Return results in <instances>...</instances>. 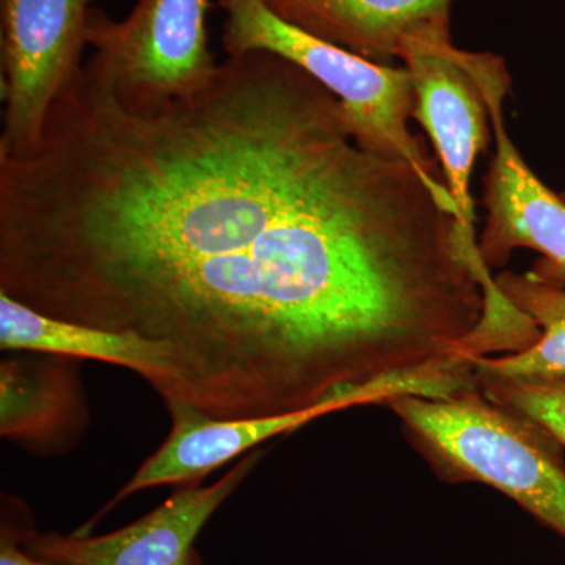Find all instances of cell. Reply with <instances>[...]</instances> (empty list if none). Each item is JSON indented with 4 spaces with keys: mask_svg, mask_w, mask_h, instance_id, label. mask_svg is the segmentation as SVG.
Wrapping results in <instances>:
<instances>
[{
    "mask_svg": "<svg viewBox=\"0 0 565 565\" xmlns=\"http://www.w3.org/2000/svg\"><path fill=\"white\" fill-rule=\"evenodd\" d=\"M79 382L58 360H9L0 366V434L31 448L66 444L84 429Z\"/></svg>",
    "mask_w": 565,
    "mask_h": 565,
    "instance_id": "obj_10",
    "label": "cell"
},
{
    "mask_svg": "<svg viewBox=\"0 0 565 565\" xmlns=\"http://www.w3.org/2000/svg\"><path fill=\"white\" fill-rule=\"evenodd\" d=\"M494 285L512 307L527 316L541 337L525 351L504 356H478L476 373L526 377L565 374V288L537 280L530 273L504 270Z\"/></svg>",
    "mask_w": 565,
    "mask_h": 565,
    "instance_id": "obj_11",
    "label": "cell"
},
{
    "mask_svg": "<svg viewBox=\"0 0 565 565\" xmlns=\"http://www.w3.org/2000/svg\"><path fill=\"white\" fill-rule=\"evenodd\" d=\"M452 0H264L278 18L316 39L394 65L407 39L449 28Z\"/></svg>",
    "mask_w": 565,
    "mask_h": 565,
    "instance_id": "obj_8",
    "label": "cell"
},
{
    "mask_svg": "<svg viewBox=\"0 0 565 565\" xmlns=\"http://www.w3.org/2000/svg\"><path fill=\"white\" fill-rule=\"evenodd\" d=\"M263 451L243 457L207 487L191 484L131 525L102 535L39 533L24 545L62 565H191L192 550L207 520L247 478Z\"/></svg>",
    "mask_w": 565,
    "mask_h": 565,
    "instance_id": "obj_7",
    "label": "cell"
},
{
    "mask_svg": "<svg viewBox=\"0 0 565 565\" xmlns=\"http://www.w3.org/2000/svg\"><path fill=\"white\" fill-rule=\"evenodd\" d=\"M561 199H563L565 202V191L563 193H561Z\"/></svg>",
    "mask_w": 565,
    "mask_h": 565,
    "instance_id": "obj_14",
    "label": "cell"
},
{
    "mask_svg": "<svg viewBox=\"0 0 565 565\" xmlns=\"http://www.w3.org/2000/svg\"><path fill=\"white\" fill-rule=\"evenodd\" d=\"M210 0H137L128 17L88 13L87 41L126 102L161 103L202 90L217 73L207 44Z\"/></svg>",
    "mask_w": 565,
    "mask_h": 565,
    "instance_id": "obj_4",
    "label": "cell"
},
{
    "mask_svg": "<svg viewBox=\"0 0 565 565\" xmlns=\"http://www.w3.org/2000/svg\"><path fill=\"white\" fill-rule=\"evenodd\" d=\"M92 0H0V156L39 147L52 107L82 70Z\"/></svg>",
    "mask_w": 565,
    "mask_h": 565,
    "instance_id": "obj_5",
    "label": "cell"
},
{
    "mask_svg": "<svg viewBox=\"0 0 565 565\" xmlns=\"http://www.w3.org/2000/svg\"><path fill=\"white\" fill-rule=\"evenodd\" d=\"M385 405L445 481L494 487L565 539V465L552 435L478 385L446 397L403 394Z\"/></svg>",
    "mask_w": 565,
    "mask_h": 565,
    "instance_id": "obj_2",
    "label": "cell"
},
{
    "mask_svg": "<svg viewBox=\"0 0 565 565\" xmlns=\"http://www.w3.org/2000/svg\"><path fill=\"white\" fill-rule=\"evenodd\" d=\"M225 11L222 44L226 55L266 51L288 58L321 82L343 104L360 147L414 167L446 211L457 206L444 173L408 128L416 93L405 66L381 65L316 39L278 18L264 0H218Z\"/></svg>",
    "mask_w": 565,
    "mask_h": 565,
    "instance_id": "obj_3",
    "label": "cell"
},
{
    "mask_svg": "<svg viewBox=\"0 0 565 565\" xmlns=\"http://www.w3.org/2000/svg\"><path fill=\"white\" fill-rule=\"evenodd\" d=\"M487 399L530 419L565 448V374L509 377L476 373Z\"/></svg>",
    "mask_w": 565,
    "mask_h": 565,
    "instance_id": "obj_12",
    "label": "cell"
},
{
    "mask_svg": "<svg viewBox=\"0 0 565 565\" xmlns=\"http://www.w3.org/2000/svg\"><path fill=\"white\" fill-rule=\"evenodd\" d=\"M0 292L166 345L170 416L212 419L414 392L486 311L456 215L266 51L161 103L88 58L39 147L0 156Z\"/></svg>",
    "mask_w": 565,
    "mask_h": 565,
    "instance_id": "obj_1",
    "label": "cell"
},
{
    "mask_svg": "<svg viewBox=\"0 0 565 565\" xmlns=\"http://www.w3.org/2000/svg\"><path fill=\"white\" fill-rule=\"evenodd\" d=\"M0 348L76 356L126 367L150 382L163 403L174 385L172 356L166 345L136 333L52 318L3 292H0Z\"/></svg>",
    "mask_w": 565,
    "mask_h": 565,
    "instance_id": "obj_9",
    "label": "cell"
},
{
    "mask_svg": "<svg viewBox=\"0 0 565 565\" xmlns=\"http://www.w3.org/2000/svg\"><path fill=\"white\" fill-rule=\"evenodd\" d=\"M33 527L32 516L21 501L9 498L2 504L0 526V565H62L35 555L24 545L25 535Z\"/></svg>",
    "mask_w": 565,
    "mask_h": 565,
    "instance_id": "obj_13",
    "label": "cell"
},
{
    "mask_svg": "<svg viewBox=\"0 0 565 565\" xmlns=\"http://www.w3.org/2000/svg\"><path fill=\"white\" fill-rule=\"evenodd\" d=\"M481 82L494 137V156L484 178L487 221L478 237L482 263L492 273L516 248L541 253L530 274L565 288V202L535 177L509 137L504 102L511 74L500 55L478 52Z\"/></svg>",
    "mask_w": 565,
    "mask_h": 565,
    "instance_id": "obj_6",
    "label": "cell"
}]
</instances>
